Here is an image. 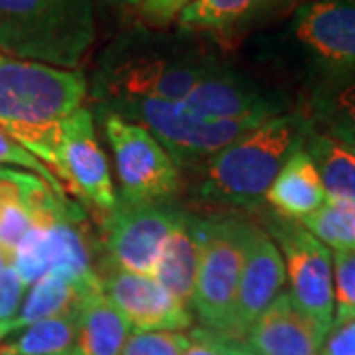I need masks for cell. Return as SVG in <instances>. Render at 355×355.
<instances>
[{
	"instance_id": "obj_21",
	"label": "cell",
	"mask_w": 355,
	"mask_h": 355,
	"mask_svg": "<svg viewBox=\"0 0 355 355\" xmlns=\"http://www.w3.org/2000/svg\"><path fill=\"white\" fill-rule=\"evenodd\" d=\"M310 107L314 127L355 148V76L320 83Z\"/></svg>"
},
{
	"instance_id": "obj_30",
	"label": "cell",
	"mask_w": 355,
	"mask_h": 355,
	"mask_svg": "<svg viewBox=\"0 0 355 355\" xmlns=\"http://www.w3.org/2000/svg\"><path fill=\"white\" fill-rule=\"evenodd\" d=\"M184 355H231L229 338L205 328H198L190 334V345Z\"/></svg>"
},
{
	"instance_id": "obj_29",
	"label": "cell",
	"mask_w": 355,
	"mask_h": 355,
	"mask_svg": "<svg viewBox=\"0 0 355 355\" xmlns=\"http://www.w3.org/2000/svg\"><path fill=\"white\" fill-rule=\"evenodd\" d=\"M193 0H142L139 4L140 16L154 26H166L176 20Z\"/></svg>"
},
{
	"instance_id": "obj_23",
	"label": "cell",
	"mask_w": 355,
	"mask_h": 355,
	"mask_svg": "<svg viewBox=\"0 0 355 355\" xmlns=\"http://www.w3.org/2000/svg\"><path fill=\"white\" fill-rule=\"evenodd\" d=\"M77 331V310L26 326V330L2 347L12 355H69Z\"/></svg>"
},
{
	"instance_id": "obj_9",
	"label": "cell",
	"mask_w": 355,
	"mask_h": 355,
	"mask_svg": "<svg viewBox=\"0 0 355 355\" xmlns=\"http://www.w3.org/2000/svg\"><path fill=\"white\" fill-rule=\"evenodd\" d=\"M291 32L320 83L355 76V0H308L294 10Z\"/></svg>"
},
{
	"instance_id": "obj_1",
	"label": "cell",
	"mask_w": 355,
	"mask_h": 355,
	"mask_svg": "<svg viewBox=\"0 0 355 355\" xmlns=\"http://www.w3.org/2000/svg\"><path fill=\"white\" fill-rule=\"evenodd\" d=\"M85 95L87 81L77 69L0 53V128L58 180L62 127L81 109Z\"/></svg>"
},
{
	"instance_id": "obj_25",
	"label": "cell",
	"mask_w": 355,
	"mask_h": 355,
	"mask_svg": "<svg viewBox=\"0 0 355 355\" xmlns=\"http://www.w3.org/2000/svg\"><path fill=\"white\" fill-rule=\"evenodd\" d=\"M334 272V326L355 320V251L331 253Z\"/></svg>"
},
{
	"instance_id": "obj_13",
	"label": "cell",
	"mask_w": 355,
	"mask_h": 355,
	"mask_svg": "<svg viewBox=\"0 0 355 355\" xmlns=\"http://www.w3.org/2000/svg\"><path fill=\"white\" fill-rule=\"evenodd\" d=\"M286 268L277 243L263 229L249 225L245 241L237 306H235V340L241 342L257 318L265 312L282 292Z\"/></svg>"
},
{
	"instance_id": "obj_35",
	"label": "cell",
	"mask_w": 355,
	"mask_h": 355,
	"mask_svg": "<svg viewBox=\"0 0 355 355\" xmlns=\"http://www.w3.org/2000/svg\"><path fill=\"white\" fill-rule=\"evenodd\" d=\"M116 4H123V6H139L142 0H114Z\"/></svg>"
},
{
	"instance_id": "obj_34",
	"label": "cell",
	"mask_w": 355,
	"mask_h": 355,
	"mask_svg": "<svg viewBox=\"0 0 355 355\" xmlns=\"http://www.w3.org/2000/svg\"><path fill=\"white\" fill-rule=\"evenodd\" d=\"M6 266H10V259H8V254L4 253V249L0 247V272H2Z\"/></svg>"
},
{
	"instance_id": "obj_11",
	"label": "cell",
	"mask_w": 355,
	"mask_h": 355,
	"mask_svg": "<svg viewBox=\"0 0 355 355\" xmlns=\"http://www.w3.org/2000/svg\"><path fill=\"white\" fill-rule=\"evenodd\" d=\"M60 168V180H67L69 191L107 214L113 211L119 198L107 156L95 135L93 114L85 107L77 109L62 127Z\"/></svg>"
},
{
	"instance_id": "obj_10",
	"label": "cell",
	"mask_w": 355,
	"mask_h": 355,
	"mask_svg": "<svg viewBox=\"0 0 355 355\" xmlns=\"http://www.w3.org/2000/svg\"><path fill=\"white\" fill-rule=\"evenodd\" d=\"M184 211L164 202L130 203L116 200L105 221V251L109 265L153 277L166 239Z\"/></svg>"
},
{
	"instance_id": "obj_2",
	"label": "cell",
	"mask_w": 355,
	"mask_h": 355,
	"mask_svg": "<svg viewBox=\"0 0 355 355\" xmlns=\"http://www.w3.org/2000/svg\"><path fill=\"white\" fill-rule=\"evenodd\" d=\"M308 125L310 121L302 113L270 116L205 160L198 193L205 200L235 205H254L265 200L282 164L302 146Z\"/></svg>"
},
{
	"instance_id": "obj_4",
	"label": "cell",
	"mask_w": 355,
	"mask_h": 355,
	"mask_svg": "<svg viewBox=\"0 0 355 355\" xmlns=\"http://www.w3.org/2000/svg\"><path fill=\"white\" fill-rule=\"evenodd\" d=\"M111 113L142 125L162 144L174 164L205 162L231 142L265 123L259 119H209L193 113L182 101L156 99L113 103Z\"/></svg>"
},
{
	"instance_id": "obj_8",
	"label": "cell",
	"mask_w": 355,
	"mask_h": 355,
	"mask_svg": "<svg viewBox=\"0 0 355 355\" xmlns=\"http://www.w3.org/2000/svg\"><path fill=\"white\" fill-rule=\"evenodd\" d=\"M217 65L164 53H123L103 67L97 83L113 103L182 101Z\"/></svg>"
},
{
	"instance_id": "obj_17",
	"label": "cell",
	"mask_w": 355,
	"mask_h": 355,
	"mask_svg": "<svg viewBox=\"0 0 355 355\" xmlns=\"http://www.w3.org/2000/svg\"><path fill=\"white\" fill-rule=\"evenodd\" d=\"M265 200L277 216L302 221L326 202V190L312 158L300 146L288 156L268 186Z\"/></svg>"
},
{
	"instance_id": "obj_33",
	"label": "cell",
	"mask_w": 355,
	"mask_h": 355,
	"mask_svg": "<svg viewBox=\"0 0 355 355\" xmlns=\"http://www.w3.org/2000/svg\"><path fill=\"white\" fill-rule=\"evenodd\" d=\"M229 352H231V355H257L247 345H243L241 342H235V340H229Z\"/></svg>"
},
{
	"instance_id": "obj_3",
	"label": "cell",
	"mask_w": 355,
	"mask_h": 355,
	"mask_svg": "<svg viewBox=\"0 0 355 355\" xmlns=\"http://www.w3.org/2000/svg\"><path fill=\"white\" fill-rule=\"evenodd\" d=\"M95 40V0H0V53L76 69Z\"/></svg>"
},
{
	"instance_id": "obj_32",
	"label": "cell",
	"mask_w": 355,
	"mask_h": 355,
	"mask_svg": "<svg viewBox=\"0 0 355 355\" xmlns=\"http://www.w3.org/2000/svg\"><path fill=\"white\" fill-rule=\"evenodd\" d=\"M18 330H24V328H22V324H20L16 318H14V320H6V322H0V342Z\"/></svg>"
},
{
	"instance_id": "obj_31",
	"label": "cell",
	"mask_w": 355,
	"mask_h": 355,
	"mask_svg": "<svg viewBox=\"0 0 355 355\" xmlns=\"http://www.w3.org/2000/svg\"><path fill=\"white\" fill-rule=\"evenodd\" d=\"M320 355H355V320L331 328Z\"/></svg>"
},
{
	"instance_id": "obj_18",
	"label": "cell",
	"mask_w": 355,
	"mask_h": 355,
	"mask_svg": "<svg viewBox=\"0 0 355 355\" xmlns=\"http://www.w3.org/2000/svg\"><path fill=\"white\" fill-rule=\"evenodd\" d=\"M130 324L103 291L85 294L77 308L76 342L69 355H121Z\"/></svg>"
},
{
	"instance_id": "obj_27",
	"label": "cell",
	"mask_w": 355,
	"mask_h": 355,
	"mask_svg": "<svg viewBox=\"0 0 355 355\" xmlns=\"http://www.w3.org/2000/svg\"><path fill=\"white\" fill-rule=\"evenodd\" d=\"M0 164L24 168L28 172H32V174L42 178V180H46L58 196L67 198V188H65L58 178L53 176V172H51L50 168L44 164V162H40L34 154H30L26 148H22L16 140L10 139L2 128H0Z\"/></svg>"
},
{
	"instance_id": "obj_16",
	"label": "cell",
	"mask_w": 355,
	"mask_h": 355,
	"mask_svg": "<svg viewBox=\"0 0 355 355\" xmlns=\"http://www.w3.org/2000/svg\"><path fill=\"white\" fill-rule=\"evenodd\" d=\"M202 243L203 219L182 214L176 227L166 239L164 249L153 272V279L186 308H191L193 302Z\"/></svg>"
},
{
	"instance_id": "obj_36",
	"label": "cell",
	"mask_w": 355,
	"mask_h": 355,
	"mask_svg": "<svg viewBox=\"0 0 355 355\" xmlns=\"http://www.w3.org/2000/svg\"><path fill=\"white\" fill-rule=\"evenodd\" d=\"M0 355H12V354H6V352H2V349H0Z\"/></svg>"
},
{
	"instance_id": "obj_26",
	"label": "cell",
	"mask_w": 355,
	"mask_h": 355,
	"mask_svg": "<svg viewBox=\"0 0 355 355\" xmlns=\"http://www.w3.org/2000/svg\"><path fill=\"white\" fill-rule=\"evenodd\" d=\"M190 336L182 331H135L121 355H184Z\"/></svg>"
},
{
	"instance_id": "obj_15",
	"label": "cell",
	"mask_w": 355,
	"mask_h": 355,
	"mask_svg": "<svg viewBox=\"0 0 355 355\" xmlns=\"http://www.w3.org/2000/svg\"><path fill=\"white\" fill-rule=\"evenodd\" d=\"M182 103L193 113L209 116V119H259L268 121L277 113V105L259 93L257 89L243 81L241 77L233 76L227 69L217 65L211 73L191 89L182 99Z\"/></svg>"
},
{
	"instance_id": "obj_24",
	"label": "cell",
	"mask_w": 355,
	"mask_h": 355,
	"mask_svg": "<svg viewBox=\"0 0 355 355\" xmlns=\"http://www.w3.org/2000/svg\"><path fill=\"white\" fill-rule=\"evenodd\" d=\"M302 227L334 251H355V203L326 198L314 214L304 217Z\"/></svg>"
},
{
	"instance_id": "obj_19",
	"label": "cell",
	"mask_w": 355,
	"mask_h": 355,
	"mask_svg": "<svg viewBox=\"0 0 355 355\" xmlns=\"http://www.w3.org/2000/svg\"><path fill=\"white\" fill-rule=\"evenodd\" d=\"M286 2L288 0H193L178 18L186 30L225 36L259 22Z\"/></svg>"
},
{
	"instance_id": "obj_12",
	"label": "cell",
	"mask_w": 355,
	"mask_h": 355,
	"mask_svg": "<svg viewBox=\"0 0 355 355\" xmlns=\"http://www.w3.org/2000/svg\"><path fill=\"white\" fill-rule=\"evenodd\" d=\"M99 279L105 296L137 331H180L191 326L190 308L153 277L107 265Z\"/></svg>"
},
{
	"instance_id": "obj_22",
	"label": "cell",
	"mask_w": 355,
	"mask_h": 355,
	"mask_svg": "<svg viewBox=\"0 0 355 355\" xmlns=\"http://www.w3.org/2000/svg\"><path fill=\"white\" fill-rule=\"evenodd\" d=\"M83 296L85 294L67 275L60 270H50L32 284V291L28 292L16 320L22 324V328H26L48 318L71 314L79 308Z\"/></svg>"
},
{
	"instance_id": "obj_20",
	"label": "cell",
	"mask_w": 355,
	"mask_h": 355,
	"mask_svg": "<svg viewBox=\"0 0 355 355\" xmlns=\"http://www.w3.org/2000/svg\"><path fill=\"white\" fill-rule=\"evenodd\" d=\"M302 148L316 166L324 190H326V198L355 203L354 146L334 139L331 135L312 127L310 123L302 140Z\"/></svg>"
},
{
	"instance_id": "obj_28",
	"label": "cell",
	"mask_w": 355,
	"mask_h": 355,
	"mask_svg": "<svg viewBox=\"0 0 355 355\" xmlns=\"http://www.w3.org/2000/svg\"><path fill=\"white\" fill-rule=\"evenodd\" d=\"M24 280L18 277L12 266H6L0 272V322L14 320L18 316L20 304L24 302Z\"/></svg>"
},
{
	"instance_id": "obj_5",
	"label": "cell",
	"mask_w": 355,
	"mask_h": 355,
	"mask_svg": "<svg viewBox=\"0 0 355 355\" xmlns=\"http://www.w3.org/2000/svg\"><path fill=\"white\" fill-rule=\"evenodd\" d=\"M247 227L239 219L203 221V243L191 308L205 330L235 340V306ZM237 342V340H235Z\"/></svg>"
},
{
	"instance_id": "obj_14",
	"label": "cell",
	"mask_w": 355,
	"mask_h": 355,
	"mask_svg": "<svg viewBox=\"0 0 355 355\" xmlns=\"http://www.w3.org/2000/svg\"><path fill=\"white\" fill-rule=\"evenodd\" d=\"M326 336L280 292L245 334L247 347L257 355H320Z\"/></svg>"
},
{
	"instance_id": "obj_7",
	"label": "cell",
	"mask_w": 355,
	"mask_h": 355,
	"mask_svg": "<svg viewBox=\"0 0 355 355\" xmlns=\"http://www.w3.org/2000/svg\"><path fill=\"white\" fill-rule=\"evenodd\" d=\"M105 135L114 154L123 202H166L176 193V164L142 125L109 113L105 119Z\"/></svg>"
},
{
	"instance_id": "obj_6",
	"label": "cell",
	"mask_w": 355,
	"mask_h": 355,
	"mask_svg": "<svg viewBox=\"0 0 355 355\" xmlns=\"http://www.w3.org/2000/svg\"><path fill=\"white\" fill-rule=\"evenodd\" d=\"M268 237L279 247L294 306L310 318L324 336L334 326V272L331 251L302 227L300 221L272 217L268 219Z\"/></svg>"
}]
</instances>
